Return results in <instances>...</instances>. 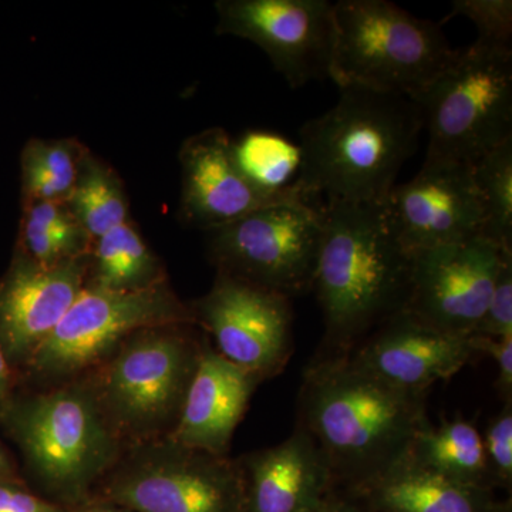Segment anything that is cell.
<instances>
[{"instance_id":"1","label":"cell","mask_w":512,"mask_h":512,"mask_svg":"<svg viewBox=\"0 0 512 512\" xmlns=\"http://www.w3.org/2000/svg\"><path fill=\"white\" fill-rule=\"evenodd\" d=\"M427 393L384 383L349 355H322L305 370L299 424L318 444L333 490L348 493L409 456L430 426Z\"/></svg>"},{"instance_id":"2","label":"cell","mask_w":512,"mask_h":512,"mask_svg":"<svg viewBox=\"0 0 512 512\" xmlns=\"http://www.w3.org/2000/svg\"><path fill=\"white\" fill-rule=\"evenodd\" d=\"M423 114L412 97L340 86L339 100L299 131L306 200L384 204L416 153Z\"/></svg>"},{"instance_id":"3","label":"cell","mask_w":512,"mask_h":512,"mask_svg":"<svg viewBox=\"0 0 512 512\" xmlns=\"http://www.w3.org/2000/svg\"><path fill=\"white\" fill-rule=\"evenodd\" d=\"M312 289L325 322L326 352L348 355L406 309L412 252L397 238L384 204L326 202Z\"/></svg>"},{"instance_id":"4","label":"cell","mask_w":512,"mask_h":512,"mask_svg":"<svg viewBox=\"0 0 512 512\" xmlns=\"http://www.w3.org/2000/svg\"><path fill=\"white\" fill-rule=\"evenodd\" d=\"M10 423L37 481L64 508L92 500L94 487L119 461L120 436L92 384L70 382L30 397Z\"/></svg>"},{"instance_id":"5","label":"cell","mask_w":512,"mask_h":512,"mask_svg":"<svg viewBox=\"0 0 512 512\" xmlns=\"http://www.w3.org/2000/svg\"><path fill=\"white\" fill-rule=\"evenodd\" d=\"M336 42L330 79L416 100L453 62L440 23L387 0L335 3Z\"/></svg>"},{"instance_id":"6","label":"cell","mask_w":512,"mask_h":512,"mask_svg":"<svg viewBox=\"0 0 512 512\" xmlns=\"http://www.w3.org/2000/svg\"><path fill=\"white\" fill-rule=\"evenodd\" d=\"M184 326L140 330L100 366L92 386L120 439L147 443L177 424L202 349Z\"/></svg>"},{"instance_id":"7","label":"cell","mask_w":512,"mask_h":512,"mask_svg":"<svg viewBox=\"0 0 512 512\" xmlns=\"http://www.w3.org/2000/svg\"><path fill=\"white\" fill-rule=\"evenodd\" d=\"M416 101L429 133L426 157L476 163L512 138V49H458Z\"/></svg>"},{"instance_id":"8","label":"cell","mask_w":512,"mask_h":512,"mask_svg":"<svg viewBox=\"0 0 512 512\" xmlns=\"http://www.w3.org/2000/svg\"><path fill=\"white\" fill-rule=\"evenodd\" d=\"M97 501L130 512H245L237 460L164 440L137 444L100 483Z\"/></svg>"},{"instance_id":"9","label":"cell","mask_w":512,"mask_h":512,"mask_svg":"<svg viewBox=\"0 0 512 512\" xmlns=\"http://www.w3.org/2000/svg\"><path fill=\"white\" fill-rule=\"evenodd\" d=\"M191 323L192 309L167 281L130 292L86 285L29 363L47 380H70L103 365L140 330Z\"/></svg>"},{"instance_id":"10","label":"cell","mask_w":512,"mask_h":512,"mask_svg":"<svg viewBox=\"0 0 512 512\" xmlns=\"http://www.w3.org/2000/svg\"><path fill=\"white\" fill-rule=\"evenodd\" d=\"M323 205L295 201L259 208L208 231L218 272L293 298L312 291Z\"/></svg>"},{"instance_id":"11","label":"cell","mask_w":512,"mask_h":512,"mask_svg":"<svg viewBox=\"0 0 512 512\" xmlns=\"http://www.w3.org/2000/svg\"><path fill=\"white\" fill-rule=\"evenodd\" d=\"M217 12V32L261 47L292 89L330 79L336 42L335 3L221 0Z\"/></svg>"},{"instance_id":"12","label":"cell","mask_w":512,"mask_h":512,"mask_svg":"<svg viewBox=\"0 0 512 512\" xmlns=\"http://www.w3.org/2000/svg\"><path fill=\"white\" fill-rule=\"evenodd\" d=\"M217 352L259 379L279 375L293 352L291 299L218 272L211 291L192 305Z\"/></svg>"},{"instance_id":"13","label":"cell","mask_w":512,"mask_h":512,"mask_svg":"<svg viewBox=\"0 0 512 512\" xmlns=\"http://www.w3.org/2000/svg\"><path fill=\"white\" fill-rule=\"evenodd\" d=\"M505 252L484 238L412 252L406 311L457 335H473L484 316Z\"/></svg>"},{"instance_id":"14","label":"cell","mask_w":512,"mask_h":512,"mask_svg":"<svg viewBox=\"0 0 512 512\" xmlns=\"http://www.w3.org/2000/svg\"><path fill=\"white\" fill-rule=\"evenodd\" d=\"M384 205L407 251L481 238L483 207L473 164L426 157L412 180L394 185Z\"/></svg>"},{"instance_id":"15","label":"cell","mask_w":512,"mask_h":512,"mask_svg":"<svg viewBox=\"0 0 512 512\" xmlns=\"http://www.w3.org/2000/svg\"><path fill=\"white\" fill-rule=\"evenodd\" d=\"M367 373L397 389L429 393L461 372L477 355L473 335L426 325L406 311L386 320L348 353Z\"/></svg>"},{"instance_id":"16","label":"cell","mask_w":512,"mask_h":512,"mask_svg":"<svg viewBox=\"0 0 512 512\" xmlns=\"http://www.w3.org/2000/svg\"><path fill=\"white\" fill-rule=\"evenodd\" d=\"M89 256L40 266L16 261L0 286V346L5 356L30 360L86 286Z\"/></svg>"},{"instance_id":"17","label":"cell","mask_w":512,"mask_h":512,"mask_svg":"<svg viewBox=\"0 0 512 512\" xmlns=\"http://www.w3.org/2000/svg\"><path fill=\"white\" fill-rule=\"evenodd\" d=\"M184 222L212 231L268 205L295 202L268 197L245 180L232 156V140L222 128L188 138L180 151ZM306 202V201H305Z\"/></svg>"},{"instance_id":"18","label":"cell","mask_w":512,"mask_h":512,"mask_svg":"<svg viewBox=\"0 0 512 512\" xmlns=\"http://www.w3.org/2000/svg\"><path fill=\"white\" fill-rule=\"evenodd\" d=\"M262 380L204 345L183 409L168 439L228 457L232 437Z\"/></svg>"},{"instance_id":"19","label":"cell","mask_w":512,"mask_h":512,"mask_svg":"<svg viewBox=\"0 0 512 512\" xmlns=\"http://www.w3.org/2000/svg\"><path fill=\"white\" fill-rule=\"evenodd\" d=\"M245 512H306L333 491L328 463L301 427L274 447L238 458Z\"/></svg>"},{"instance_id":"20","label":"cell","mask_w":512,"mask_h":512,"mask_svg":"<svg viewBox=\"0 0 512 512\" xmlns=\"http://www.w3.org/2000/svg\"><path fill=\"white\" fill-rule=\"evenodd\" d=\"M366 512H507L491 488L457 483L403 458L367 483L343 493Z\"/></svg>"},{"instance_id":"21","label":"cell","mask_w":512,"mask_h":512,"mask_svg":"<svg viewBox=\"0 0 512 512\" xmlns=\"http://www.w3.org/2000/svg\"><path fill=\"white\" fill-rule=\"evenodd\" d=\"M410 460L440 476L468 485L491 488L490 470L480 431L470 421L430 424L414 440Z\"/></svg>"},{"instance_id":"22","label":"cell","mask_w":512,"mask_h":512,"mask_svg":"<svg viewBox=\"0 0 512 512\" xmlns=\"http://www.w3.org/2000/svg\"><path fill=\"white\" fill-rule=\"evenodd\" d=\"M232 156L255 190L279 200L311 202L296 187L303 164L299 143L275 131L251 130L232 141Z\"/></svg>"},{"instance_id":"23","label":"cell","mask_w":512,"mask_h":512,"mask_svg":"<svg viewBox=\"0 0 512 512\" xmlns=\"http://www.w3.org/2000/svg\"><path fill=\"white\" fill-rule=\"evenodd\" d=\"M165 281L158 259L133 225L111 229L94 239L92 274L86 285L110 291H141Z\"/></svg>"},{"instance_id":"24","label":"cell","mask_w":512,"mask_h":512,"mask_svg":"<svg viewBox=\"0 0 512 512\" xmlns=\"http://www.w3.org/2000/svg\"><path fill=\"white\" fill-rule=\"evenodd\" d=\"M26 256L40 266H55L89 256L93 238L64 202H28L22 222Z\"/></svg>"},{"instance_id":"25","label":"cell","mask_w":512,"mask_h":512,"mask_svg":"<svg viewBox=\"0 0 512 512\" xmlns=\"http://www.w3.org/2000/svg\"><path fill=\"white\" fill-rule=\"evenodd\" d=\"M66 205L93 241L128 222V202L120 178L90 153L80 164Z\"/></svg>"},{"instance_id":"26","label":"cell","mask_w":512,"mask_h":512,"mask_svg":"<svg viewBox=\"0 0 512 512\" xmlns=\"http://www.w3.org/2000/svg\"><path fill=\"white\" fill-rule=\"evenodd\" d=\"M87 151L73 140H33L22 156L25 201L66 202Z\"/></svg>"},{"instance_id":"27","label":"cell","mask_w":512,"mask_h":512,"mask_svg":"<svg viewBox=\"0 0 512 512\" xmlns=\"http://www.w3.org/2000/svg\"><path fill=\"white\" fill-rule=\"evenodd\" d=\"M473 173L483 207L481 238L512 251V138L477 160Z\"/></svg>"},{"instance_id":"28","label":"cell","mask_w":512,"mask_h":512,"mask_svg":"<svg viewBox=\"0 0 512 512\" xmlns=\"http://www.w3.org/2000/svg\"><path fill=\"white\" fill-rule=\"evenodd\" d=\"M463 16L474 23L478 37L476 42L498 49H512V2L511 0H456L448 19Z\"/></svg>"},{"instance_id":"29","label":"cell","mask_w":512,"mask_h":512,"mask_svg":"<svg viewBox=\"0 0 512 512\" xmlns=\"http://www.w3.org/2000/svg\"><path fill=\"white\" fill-rule=\"evenodd\" d=\"M485 457L493 485L512 484V400L488 424L483 437Z\"/></svg>"},{"instance_id":"30","label":"cell","mask_w":512,"mask_h":512,"mask_svg":"<svg viewBox=\"0 0 512 512\" xmlns=\"http://www.w3.org/2000/svg\"><path fill=\"white\" fill-rule=\"evenodd\" d=\"M473 335L488 338L512 336V252H505L493 295Z\"/></svg>"},{"instance_id":"31","label":"cell","mask_w":512,"mask_h":512,"mask_svg":"<svg viewBox=\"0 0 512 512\" xmlns=\"http://www.w3.org/2000/svg\"><path fill=\"white\" fill-rule=\"evenodd\" d=\"M474 349L477 353H485L497 365V390L505 402L512 400V336L507 338H488L473 335Z\"/></svg>"},{"instance_id":"32","label":"cell","mask_w":512,"mask_h":512,"mask_svg":"<svg viewBox=\"0 0 512 512\" xmlns=\"http://www.w3.org/2000/svg\"><path fill=\"white\" fill-rule=\"evenodd\" d=\"M69 508L20 488L0 485V512H67Z\"/></svg>"},{"instance_id":"33","label":"cell","mask_w":512,"mask_h":512,"mask_svg":"<svg viewBox=\"0 0 512 512\" xmlns=\"http://www.w3.org/2000/svg\"><path fill=\"white\" fill-rule=\"evenodd\" d=\"M306 512H366L356 501L340 491H330L325 498Z\"/></svg>"},{"instance_id":"34","label":"cell","mask_w":512,"mask_h":512,"mask_svg":"<svg viewBox=\"0 0 512 512\" xmlns=\"http://www.w3.org/2000/svg\"><path fill=\"white\" fill-rule=\"evenodd\" d=\"M67 512H130L116 505L103 503V501L90 500L77 507L69 508Z\"/></svg>"},{"instance_id":"35","label":"cell","mask_w":512,"mask_h":512,"mask_svg":"<svg viewBox=\"0 0 512 512\" xmlns=\"http://www.w3.org/2000/svg\"><path fill=\"white\" fill-rule=\"evenodd\" d=\"M9 390V367L5 353L0 346V404L5 402Z\"/></svg>"},{"instance_id":"36","label":"cell","mask_w":512,"mask_h":512,"mask_svg":"<svg viewBox=\"0 0 512 512\" xmlns=\"http://www.w3.org/2000/svg\"><path fill=\"white\" fill-rule=\"evenodd\" d=\"M5 468V458H3L2 451H0V470H3Z\"/></svg>"},{"instance_id":"37","label":"cell","mask_w":512,"mask_h":512,"mask_svg":"<svg viewBox=\"0 0 512 512\" xmlns=\"http://www.w3.org/2000/svg\"><path fill=\"white\" fill-rule=\"evenodd\" d=\"M507 512H512V510H510V511H507Z\"/></svg>"}]
</instances>
